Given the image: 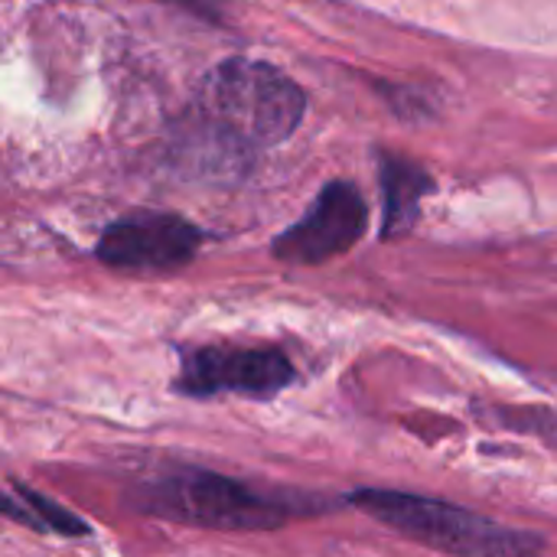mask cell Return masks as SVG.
<instances>
[{"instance_id": "6da1fadb", "label": "cell", "mask_w": 557, "mask_h": 557, "mask_svg": "<svg viewBox=\"0 0 557 557\" xmlns=\"http://www.w3.org/2000/svg\"><path fill=\"white\" fill-rule=\"evenodd\" d=\"M352 506L405 539L454 557H539L545 548V542L525 529H509L470 509L414 493L359 490L352 493Z\"/></svg>"}, {"instance_id": "7a4b0ae2", "label": "cell", "mask_w": 557, "mask_h": 557, "mask_svg": "<svg viewBox=\"0 0 557 557\" xmlns=\"http://www.w3.org/2000/svg\"><path fill=\"white\" fill-rule=\"evenodd\" d=\"M202 108L209 124L219 127L235 147H271L297 131L307 98L300 85H294L274 65L228 59L209 72Z\"/></svg>"}, {"instance_id": "3957f363", "label": "cell", "mask_w": 557, "mask_h": 557, "mask_svg": "<svg viewBox=\"0 0 557 557\" xmlns=\"http://www.w3.org/2000/svg\"><path fill=\"white\" fill-rule=\"evenodd\" d=\"M137 509H147L170 522L222 529V532L277 529L287 519L310 512V506H300L297 499L268 496L209 470H183L150 483Z\"/></svg>"}, {"instance_id": "277c9868", "label": "cell", "mask_w": 557, "mask_h": 557, "mask_svg": "<svg viewBox=\"0 0 557 557\" xmlns=\"http://www.w3.org/2000/svg\"><path fill=\"white\" fill-rule=\"evenodd\" d=\"M294 382V366L277 349H228L202 346L183 356L176 388L189 398H212L222 392L248 398H274Z\"/></svg>"}, {"instance_id": "5b68a950", "label": "cell", "mask_w": 557, "mask_h": 557, "mask_svg": "<svg viewBox=\"0 0 557 557\" xmlns=\"http://www.w3.org/2000/svg\"><path fill=\"white\" fill-rule=\"evenodd\" d=\"M202 235L180 215L134 212L104 228L98 238V258L121 271H173L193 261Z\"/></svg>"}, {"instance_id": "8992f818", "label": "cell", "mask_w": 557, "mask_h": 557, "mask_svg": "<svg viewBox=\"0 0 557 557\" xmlns=\"http://www.w3.org/2000/svg\"><path fill=\"white\" fill-rule=\"evenodd\" d=\"M369 222V209L362 193L352 183H330L307 209V215L290 225L274 242V255L287 264H323L343 251H349Z\"/></svg>"}, {"instance_id": "52a82bcc", "label": "cell", "mask_w": 557, "mask_h": 557, "mask_svg": "<svg viewBox=\"0 0 557 557\" xmlns=\"http://www.w3.org/2000/svg\"><path fill=\"white\" fill-rule=\"evenodd\" d=\"M382 189H385V222H382L385 238L411 232L421 199L431 189V176L411 160L382 157Z\"/></svg>"}, {"instance_id": "ba28073f", "label": "cell", "mask_w": 557, "mask_h": 557, "mask_svg": "<svg viewBox=\"0 0 557 557\" xmlns=\"http://www.w3.org/2000/svg\"><path fill=\"white\" fill-rule=\"evenodd\" d=\"M0 516L36 529V519H33V512H29V506H26V499H23V496H20V499H10V496H3V493H0Z\"/></svg>"}, {"instance_id": "9c48e42d", "label": "cell", "mask_w": 557, "mask_h": 557, "mask_svg": "<svg viewBox=\"0 0 557 557\" xmlns=\"http://www.w3.org/2000/svg\"><path fill=\"white\" fill-rule=\"evenodd\" d=\"M180 3H186V7H196V10H206V3H202V0H180Z\"/></svg>"}]
</instances>
